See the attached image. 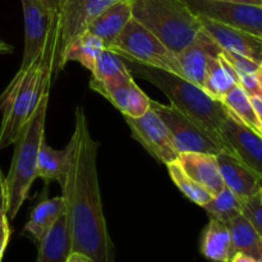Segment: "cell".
<instances>
[{
    "label": "cell",
    "instance_id": "cell-44",
    "mask_svg": "<svg viewBox=\"0 0 262 262\" xmlns=\"http://www.w3.org/2000/svg\"><path fill=\"white\" fill-rule=\"evenodd\" d=\"M3 217H4V216H3Z\"/></svg>",
    "mask_w": 262,
    "mask_h": 262
},
{
    "label": "cell",
    "instance_id": "cell-29",
    "mask_svg": "<svg viewBox=\"0 0 262 262\" xmlns=\"http://www.w3.org/2000/svg\"><path fill=\"white\" fill-rule=\"evenodd\" d=\"M166 168H168L169 176H170L171 181L174 182V184L178 187L179 191H181L189 201L199 205V206L204 207L205 205L211 200L212 194L210 193V192H207L204 187L200 186L196 181H193V179L184 171V169L182 168V165L179 164L178 160L166 164Z\"/></svg>",
    "mask_w": 262,
    "mask_h": 262
},
{
    "label": "cell",
    "instance_id": "cell-2",
    "mask_svg": "<svg viewBox=\"0 0 262 262\" xmlns=\"http://www.w3.org/2000/svg\"><path fill=\"white\" fill-rule=\"evenodd\" d=\"M54 77L53 67L43 56H38L30 67L18 71L7 91L0 97L3 110L0 150L15 142L35 114L42 97L50 92Z\"/></svg>",
    "mask_w": 262,
    "mask_h": 262
},
{
    "label": "cell",
    "instance_id": "cell-38",
    "mask_svg": "<svg viewBox=\"0 0 262 262\" xmlns=\"http://www.w3.org/2000/svg\"><path fill=\"white\" fill-rule=\"evenodd\" d=\"M230 262H258L256 258L251 257V256L248 255H245V253H235L234 256H233V258L230 260Z\"/></svg>",
    "mask_w": 262,
    "mask_h": 262
},
{
    "label": "cell",
    "instance_id": "cell-40",
    "mask_svg": "<svg viewBox=\"0 0 262 262\" xmlns=\"http://www.w3.org/2000/svg\"><path fill=\"white\" fill-rule=\"evenodd\" d=\"M12 50H13L12 46L8 45V43L5 42V41H3L2 38H0V54L10 53V51H12Z\"/></svg>",
    "mask_w": 262,
    "mask_h": 262
},
{
    "label": "cell",
    "instance_id": "cell-26",
    "mask_svg": "<svg viewBox=\"0 0 262 262\" xmlns=\"http://www.w3.org/2000/svg\"><path fill=\"white\" fill-rule=\"evenodd\" d=\"M222 102L225 105L229 115L262 136V125L256 114L251 97L246 94L239 84L235 86L229 94L225 95L222 99Z\"/></svg>",
    "mask_w": 262,
    "mask_h": 262
},
{
    "label": "cell",
    "instance_id": "cell-31",
    "mask_svg": "<svg viewBox=\"0 0 262 262\" xmlns=\"http://www.w3.org/2000/svg\"><path fill=\"white\" fill-rule=\"evenodd\" d=\"M242 214L250 220L262 237V192L243 200Z\"/></svg>",
    "mask_w": 262,
    "mask_h": 262
},
{
    "label": "cell",
    "instance_id": "cell-4",
    "mask_svg": "<svg viewBox=\"0 0 262 262\" xmlns=\"http://www.w3.org/2000/svg\"><path fill=\"white\" fill-rule=\"evenodd\" d=\"M132 17L178 55L202 31L201 19L183 0H130Z\"/></svg>",
    "mask_w": 262,
    "mask_h": 262
},
{
    "label": "cell",
    "instance_id": "cell-23",
    "mask_svg": "<svg viewBox=\"0 0 262 262\" xmlns=\"http://www.w3.org/2000/svg\"><path fill=\"white\" fill-rule=\"evenodd\" d=\"M104 49L106 48L101 38L92 35L89 31H84L74 37L66 48L63 53V67L68 61H78L84 68L92 72L96 59Z\"/></svg>",
    "mask_w": 262,
    "mask_h": 262
},
{
    "label": "cell",
    "instance_id": "cell-18",
    "mask_svg": "<svg viewBox=\"0 0 262 262\" xmlns=\"http://www.w3.org/2000/svg\"><path fill=\"white\" fill-rule=\"evenodd\" d=\"M132 19L130 0H122L106 8L89 25L86 31L101 38L105 48H109Z\"/></svg>",
    "mask_w": 262,
    "mask_h": 262
},
{
    "label": "cell",
    "instance_id": "cell-5",
    "mask_svg": "<svg viewBox=\"0 0 262 262\" xmlns=\"http://www.w3.org/2000/svg\"><path fill=\"white\" fill-rule=\"evenodd\" d=\"M49 94L42 97L35 114L15 140L9 173L5 178L8 196V217L14 219L26 201L33 181L37 178L38 151L45 140V122Z\"/></svg>",
    "mask_w": 262,
    "mask_h": 262
},
{
    "label": "cell",
    "instance_id": "cell-6",
    "mask_svg": "<svg viewBox=\"0 0 262 262\" xmlns=\"http://www.w3.org/2000/svg\"><path fill=\"white\" fill-rule=\"evenodd\" d=\"M107 49L123 59L182 77L176 54L171 53L152 32L133 17Z\"/></svg>",
    "mask_w": 262,
    "mask_h": 262
},
{
    "label": "cell",
    "instance_id": "cell-27",
    "mask_svg": "<svg viewBox=\"0 0 262 262\" xmlns=\"http://www.w3.org/2000/svg\"><path fill=\"white\" fill-rule=\"evenodd\" d=\"M91 73L92 78L102 83H110V82L132 77V72L125 66L122 56L109 49H104L100 53Z\"/></svg>",
    "mask_w": 262,
    "mask_h": 262
},
{
    "label": "cell",
    "instance_id": "cell-10",
    "mask_svg": "<svg viewBox=\"0 0 262 262\" xmlns=\"http://www.w3.org/2000/svg\"><path fill=\"white\" fill-rule=\"evenodd\" d=\"M124 119L133 138L137 140L154 159L165 165L178 160L179 152L174 146L170 132L154 110H147L142 117L138 118L124 115Z\"/></svg>",
    "mask_w": 262,
    "mask_h": 262
},
{
    "label": "cell",
    "instance_id": "cell-15",
    "mask_svg": "<svg viewBox=\"0 0 262 262\" xmlns=\"http://www.w3.org/2000/svg\"><path fill=\"white\" fill-rule=\"evenodd\" d=\"M224 184L239 199L246 200L262 192V176L253 170L237 156L227 150L216 155Z\"/></svg>",
    "mask_w": 262,
    "mask_h": 262
},
{
    "label": "cell",
    "instance_id": "cell-39",
    "mask_svg": "<svg viewBox=\"0 0 262 262\" xmlns=\"http://www.w3.org/2000/svg\"><path fill=\"white\" fill-rule=\"evenodd\" d=\"M217 2H229V3H245V4H255V5H261V7H262V0H217Z\"/></svg>",
    "mask_w": 262,
    "mask_h": 262
},
{
    "label": "cell",
    "instance_id": "cell-42",
    "mask_svg": "<svg viewBox=\"0 0 262 262\" xmlns=\"http://www.w3.org/2000/svg\"><path fill=\"white\" fill-rule=\"evenodd\" d=\"M261 58H262V38H261Z\"/></svg>",
    "mask_w": 262,
    "mask_h": 262
},
{
    "label": "cell",
    "instance_id": "cell-37",
    "mask_svg": "<svg viewBox=\"0 0 262 262\" xmlns=\"http://www.w3.org/2000/svg\"><path fill=\"white\" fill-rule=\"evenodd\" d=\"M251 101H252L253 107H255L256 110V114H257L262 125V96H252L251 97Z\"/></svg>",
    "mask_w": 262,
    "mask_h": 262
},
{
    "label": "cell",
    "instance_id": "cell-21",
    "mask_svg": "<svg viewBox=\"0 0 262 262\" xmlns=\"http://www.w3.org/2000/svg\"><path fill=\"white\" fill-rule=\"evenodd\" d=\"M238 84H239L238 74L222 54L209 59L202 89L210 96L222 101L223 97L229 94Z\"/></svg>",
    "mask_w": 262,
    "mask_h": 262
},
{
    "label": "cell",
    "instance_id": "cell-3",
    "mask_svg": "<svg viewBox=\"0 0 262 262\" xmlns=\"http://www.w3.org/2000/svg\"><path fill=\"white\" fill-rule=\"evenodd\" d=\"M129 69L130 72H135L137 76L158 87L170 100L173 106L191 118L200 127L224 145L220 130L229 113L220 100L214 99L204 89L177 74L143 66L136 61H130Z\"/></svg>",
    "mask_w": 262,
    "mask_h": 262
},
{
    "label": "cell",
    "instance_id": "cell-11",
    "mask_svg": "<svg viewBox=\"0 0 262 262\" xmlns=\"http://www.w3.org/2000/svg\"><path fill=\"white\" fill-rule=\"evenodd\" d=\"M122 0H61L58 18L59 58L63 67V53L68 43L87 30L90 23L106 8Z\"/></svg>",
    "mask_w": 262,
    "mask_h": 262
},
{
    "label": "cell",
    "instance_id": "cell-7",
    "mask_svg": "<svg viewBox=\"0 0 262 262\" xmlns=\"http://www.w3.org/2000/svg\"><path fill=\"white\" fill-rule=\"evenodd\" d=\"M25 19V51L19 69L30 67L38 56L50 59L54 74L61 71L58 56V38L49 12L40 0H20Z\"/></svg>",
    "mask_w": 262,
    "mask_h": 262
},
{
    "label": "cell",
    "instance_id": "cell-36",
    "mask_svg": "<svg viewBox=\"0 0 262 262\" xmlns=\"http://www.w3.org/2000/svg\"><path fill=\"white\" fill-rule=\"evenodd\" d=\"M66 262H94L87 255L82 252H76V251H71L68 258Z\"/></svg>",
    "mask_w": 262,
    "mask_h": 262
},
{
    "label": "cell",
    "instance_id": "cell-8",
    "mask_svg": "<svg viewBox=\"0 0 262 262\" xmlns=\"http://www.w3.org/2000/svg\"><path fill=\"white\" fill-rule=\"evenodd\" d=\"M150 109L154 110L165 123L179 154L202 152L217 155L225 150V146L219 140L212 137L209 132L171 104L165 105L151 100Z\"/></svg>",
    "mask_w": 262,
    "mask_h": 262
},
{
    "label": "cell",
    "instance_id": "cell-32",
    "mask_svg": "<svg viewBox=\"0 0 262 262\" xmlns=\"http://www.w3.org/2000/svg\"><path fill=\"white\" fill-rule=\"evenodd\" d=\"M239 86L245 90L246 94H247L250 97L262 96V89L256 73L243 74V76H239Z\"/></svg>",
    "mask_w": 262,
    "mask_h": 262
},
{
    "label": "cell",
    "instance_id": "cell-28",
    "mask_svg": "<svg viewBox=\"0 0 262 262\" xmlns=\"http://www.w3.org/2000/svg\"><path fill=\"white\" fill-rule=\"evenodd\" d=\"M204 209L206 210L210 217H214L228 224L230 220L242 214L243 200L225 186L211 197Z\"/></svg>",
    "mask_w": 262,
    "mask_h": 262
},
{
    "label": "cell",
    "instance_id": "cell-25",
    "mask_svg": "<svg viewBox=\"0 0 262 262\" xmlns=\"http://www.w3.org/2000/svg\"><path fill=\"white\" fill-rule=\"evenodd\" d=\"M68 169V148L55 150L42 141L38 151L37 178L43 179L46 183L56 181L59 184L64 181Z\"/></svg>",
    "mask_w": 262,
    "mask_h": 262
},
{
    "label": "cell",
    "instance_id": "cell-41",
    "mask_svg": "<svg viewBox=\"0 0 262 262\" xmlns=\"http://www.w3.org/2000/svg\"><path fill=\"white\" fill-rule=\"evenodd\" d=\"M256 76H257V79H258V82H260V86L262 89V66L258 68V71L256 72Z\"/></svg>",
    "mask_w": 262,
    "mask_h": 262
},
{
    "label": "cell",
    "instance_id": "cell-24",
    "mask_svg": "<svg viewBox=\"0 0 262 262\" xmlns=\"http://www.w3.org/2000/svg\"><path fill=\"white\" fill-rule=\"evenodd\" d=\"M227 225L235 253H245L257 261L262 258V237L245 215H238Z\"/></svg>",
    "mask_w": 262,
    "mask_h": 262
},
{
    "label": "cell",
    "instance_id": "cell-17",
    "mask_svg": "<svg viewBox=\"0 0 262 262\" xmlns=\"http://www.w3.org/2000/svg\"><path fill=\"white\" fill-rule=\"evenodd\" d=\"M178 161L184 171L212 196L225 187L216 155L202 152H182L179 154Z\"/></svg>",
    "mask_w": 262,
    "mask_h": 262
},
{
    "label": "cell",
    "instance_id": "cell-14",
    "mask_svg": "<svg viewBox=\"0 0 262 262\" xmlns=\"http://www.w3.org/2000/svg\"><path fill=\"white\" fill-rule=\"evenodd\" d=\"M220 54L222 49L219 45L202 30L196 40L177 55L182 77L202 89L207 71V61L211 56H217Z\"/></svg>",
    "mask_w": 262,
    "mask_h": 262
},
{
    "label": "cell",
    "instance_id": "cell-1",
    "mask_svg": "<svg viewBox=\"0 0 262 262\" xmlns=\"http://www.w3.org/2000/svg\"><path fill=\"white\" fill-rule=\"evenodd\" d=\"M82 107L74 113V130L68 146V169L60 186L71 233V250L94 262H115L114 246L107 230L100 193L97 154Z\"/></svg>",
    "mask_w": 262,
    "mask_h": 262
},
{
    "label": "cell",
    "instance_id": "cell-16",
    "mask_svg": "<svg viewBox=\"0 0 262 262\" xmlns=\"http://www.w3.org/2000/svg\"><path fill=\"white\" fill-rule=\"evenodd\" d=\"M200 19H201L202 30L219 45L220 49L242 54L262 64L261 37H256L209 18L200 17Z\"/></svg>",
    "mask_w": 262,
    "mask_h": 262
},
{
    "label": "cell",
    "instance_id": "cell-12",
    "mask_svg": "<svg viewBox=\"0 0 262 262\" xmlns=\"http://www.w3.org/2000/svg\"><path fill=\"white\" fill-rule=\"evenodd\" d=\"M222 140L227 151L262 176V136L228 115L222 125Z\"/></svg>",
    "mask_w": 262,
    "mask_h": 262
},
{
    "label": "cell",
    "instance_id": "cell-34",
    "mask_svg": "<svg viewBox=\"0 0 262 262\" xmlns=\"http://www.w3.org/2000/svg\"><path fill=\"white\" fill-rule=\"evenodd\" d=\"M10 237V227L9 222H8V215L0 219V262L4 256L5 248H7L8 242H9Z\"/></svg>",
    "mask_w": 262,
    "mask_h": 262
},
{
    "label": "cell",
    "instance_id": "cell-20",
    "mask_svg": "<svg viewBox=\"0 0 262 262\" xmlns=\"http://www.w3.org/2000/svg\"><path fill=\"white\" fill-rule=\"evenodd\" d=\"M201 252L207 260L212 262H230L235 251L229 228L225 223L210 217L202 237Z\"/></svg>",
    "mask_w": 262,
    "mask_h": 262
},
{
    "label": "cell",
    "instance_id": "cell-22",
    "mask_svg": "<svg viewBox=\"0 0 262 262\" xmlns=\"http://www.w3.org/2000/svg\"><path fill=\"white\" fill-rule=\"evenodd\" d=\"M64 210L66 201L63 196L41 200L31 211L30 220L25 227V233L30 234L38 243Z\"/></svg>",
    "mask_w": 262,
    "mask_h": 262
},
{
    "label": "cell",
    "instance_id": "cell-9",
    "mask_svg": "<svg viewBox=\"0 0 262 262\" xmlns=\"http://www.w3.org/2000/svg\"><path fill=\"white\" fill-rule=\"evenodd\" d=\"M199 17L209 18L262 38V7L217 0H183Z\"/></svg>",
    "mask_w": 262,
    "mask_h": 262
},
{
    "label": "cell",
    "instance_id": "cell-19",
    "mask_svg": "<svg viewBox=\"0 0 262 262\" xmlns=\"http://www.w3.org/2000/svg\"><path fill=\"white\" fill-rule=\"evenodd\" d=\"M71 251V233L64 210L38 242L36 262H66Z\"/></svg>",
    "mask_w": 262,
    "mask_h": 262
},
{
    "label": "cell",
    "instance_id": "cell-13",
    "mask_svg": "<svg viewBox=\"0 0 262 262\" xmlns=\"http://www.w3.org/2000/svg\"><path fill=\"white\" fill-rule=\"evenodd\" d=\"M90 87L109 100L123 115L138 118L150 110L151 99L137 86L133 77L110 83H102L92 78Z\"/></svg>",
    "mask_w": 262,
    "mask_h": 262
},
{
    "label": "cell",
    "instance_id": "cell-43",
    "mask_svg": "<svg viewBox=\"0 0 262 262\" xmlns=\"http://www.w3.org/2000/svg\"><path fill=\"white\" fill-rule=\"evenodd\" d=\"M258 262H262V258H260V260H258Z\"/></svg>",
    "mask_w": 262,
    "mask_h": 262
},
{
    "label": "cell",
    "instance_id": "cell-30",
    "mask_svg": "<svg viewBox=\"0 0 262 262\" xmlns=\"http://www.w3.org/2000/svg\"><path fill=\"white\" fill-rule=\"evenodd\" d=\"M222 55L233 67L235 73L238 74V78H239V76H243V74L256 73L258 68L262 66L258 61L253 60V59L248 58V56H245L238 53H233V51H227L222 49Z\"/></svg>",
    "mask_w": 262,
    "mask_h": 262
},
{
    "label": "cell",
    "instance_id": "cell-35",
    "mask_svg": "<svg viewBox=\"0 0 262 262\" xmlns=\"http://www.w3.org/2000/svg\"><path fill=\"white\" fill-rule=\"evenodd\" d=\"M8 212V196H7V186H5V178L3 176V171L0 169V219L5 216Z\"/></svg>",
    "mask_w": 262,
    "mask_h": 262
},
{
    "label": "cell",
    "instance_id": "cell-33",
    "mask_svg": "<svg viewBox=\"0 0 262 262\" xmlns=\"http://www.w3.org/2000/svg\"><path fill=\"white\" fill-rule=\"evenodd\" d=\"M43 4V7L46 8V10L49 12L51 18V22H53L54 31L56 33V38H58V45H59V36H58V18H59V8H60V2L61 0H40ZM58 56H59V50H58ZM59 63H60V58H59ZM61 67V64H60ZM63 69V68H61Z\"/></svg>",
    "mask_w": 262,
    "mask_h": 262
}]
</instances>
